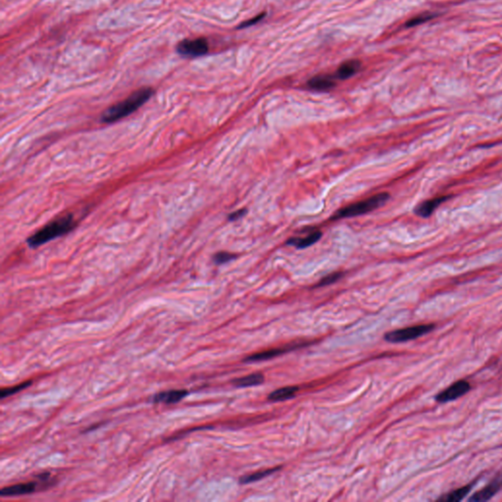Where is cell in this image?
Wrapping results in <instances>:
<instances>
[{"label": "cell", "mask_w": 502, "mask_h": 502, "mask_svg": "<svg viewBox=\"0 0 502 502\" xmlns=\"http://www.w3.org/2000/svg\"><path fill=\"white\" fill-rule=\"evenodd\" d=\"M263 18H264V14H261V15L257 16V17H255V18L251 19V20H249V21H247V22H244V23L242 24V26H241V28L242 29V28L250 27V26H252V25L256 24L257 22H259V21L262 20Z\"/></svg>", "instance_id": "24"}, {"label": "cell", "mask_w": 502, "mask_h": 502, "mask_svg": "<svg viewBox=\"0 0 502 502\" xmlns=\"http://www.w3.org/2000/svg\"><path fill=\"white\" fill-rule=\"evenodd\" d=\"M471 386L466 381H458L448 387L447 390L440 392L436 396V400L441 403H446L452 400H455L461 396H463L468 391H470Z\"/></svg>", "instance_id": "6"}, {"label": "cell", "mask_w": 502, "mask_h": 502, "mask_svg": "<svg viewBox=\"0 0 502 502\" xmlns=\"http://www.w3.org/2000/svg\"><path fill=\"white\" fill-rule=\"evenodd\" d=\"M299 388L298 387H285L273 391L269 394L268 399L271 401H283L296 396Z\"/></svg>", "instance_id": "16"}, {"label": "cell", "mask_w": 502, "mask_h": 502, "mask_svg": "<svg viewBox=\"0 0 502 502\" xmlns=\"http://www.w3.org/2000/svg\"><path fill=\"white\" fill-rule=\"evenodd\" d=\"M32 384V382H26V383H23L21 385H18V386H15V387H12V388H9V389H3L1 391V398H5L7 396H10L12 394H15L17 393L20 391L28 388L30 385Z\"/></svg>", "instance_id": "19"}, {"label": "cell", "mask_w": 502, "mask_h": 502, "mask_svg": "<svg viewBox=\"0 0 502 502\" xmlns=\"http://www.w3.org/2000/svg\"><path fill=\"white\" fill-rule=\"evenodd\" d=\"M335 80L330 76H317L308 82L309 88L316 91H328L335 87Z\"/></svg>", "instance_id": "12"}, {"label": "cell", "mask_w": 502, "mask_h": 502, "mask_svg": "<svg viewBox=\"0 0 502 502\" xmlns=\"http://www.w3.org/2000/svg\"><path fill=\"white\" fill-rule=\"evenodd\" d=\"M188 394V391L186 390H173V391H163L160 392L153 397V402L155 403H165L172 404L180 402Z\"/></svg>", "instance_id": "9"}, {"label": "cell", "mask_w": 502, "mask_h": 502, "mask_svg": "<svg viewBox=\"0 0 502 502\" xmlns=\"http://www.w3.org/2000/svg\"><path fill=\"white\" fill-rule=\"evenodd\" d=\"M209 45L203 37L185 39L177 45V52L183 57L194 58L203 56L208 52Z\"/></svg>", "instance_id": "5"}, {"label": "cell", "mask_w": 502, "mask_h": 502, "mask_svg": "<svg viewBox=\"0 0 502 502\" xmlns=\"http://www.w3.org/2000/svg\"><path fill=\"white\" fill-rule=\"evenodd\" d=\"M341 277H342V273H340V272H336V273L330 274L327 277H325V278L321 279V281L317 284V286H325V285L332 284V283H334L335 281H337Z\"/></svg>", "instance_id": "20"}, {"label": "cell", "mask_w": 502, "mask_h": 502, "mask_svg": "<svg viewBox=\"0 0 502 502\" xmlns=\"http://www.w3.org/2000/svg\"><path fill=\"white\" fill-rule=\"evenodd\" d=\"M153 94L154 91L151 88H144L137 90L123 101L109 107L102 114L100 119L101 122L105 124H111L129 116L131 113L136 111L139 107H141Z\"/></svg>", "instance_id": "1"}, {"label": "cell", "mask_w": 502, "mask_h": 502, "mask_svg": "<svg viewBox=\"0 0 502 502\" xmlns=\"http://www.w3.org/2000/svg\"><path fill=\"white\" fill-rule=\"evenodd\" d=\"M435 328L434 325H417L413 327H408L396 331H392L385 335V339L390 342H404L418 338L422 335H427L433 331Z\"/></svg>", "instance_id": "4"}, {"label": "cell", "mask_w": 502, "mask_h": 502, "mask_svg": "<svg viewBox=\"0 0 502 502\" xmlns=\"http://www.w3.org/2000/svg\"><path fill=\"white\" fill-rule=\"evenodd\" d=\"M37 486H38V484L36 482L14 484V485L3 487L0 490V494H1V496H8V497L30 494V493H33L37 490Z\"/></svg>", "instance_id": "8"}, {"label": "cell", "mask_w": 502, "mask_h": 502, "mask_svg": "<svg viewBox=\"0 0 502 502\" xmlns=\"http://www.w3.org/2000/svg\"><path fill=\"white\" fill-rule=\"evenodd\" d=\"M76 226L74 217L72 215H67L61 217L55 221L44 226L42 229L37 231L32 237L28 239V244L35 248L42 245L45 242H50L53 239L61 237L69 232H71Z\"/></svg>", "instance_id": "2"}, {"label": "cell", "mask_w": 502, "mask_h": 502, "mask_svg": "<svg viewBox=\"0 0 502 502\" xmlns=\"http://www.w3.org/2000/svg\"><path fill=\"white\" fill-rule=\"evenodd\" d=\"M472 487H473V484H468V485H465V486L459 487L456 490L448 493L446 496L441 497L439 500L447 502L460 501L471 491Z\"/></svg>", "instance_id": "18"}, {"label": "cell", "mask_w": 502, "mask_h": 502, "mask_svg": "<svg viewBox=\"0 0 502 502\" xmlns=\"http://www.w3.org/2000/svg\"><path fill=\"white\" fill-rule=\"evenodd\" d=\"M502 488V483L500 479H496L492 481L490 484H487L483 489L476 492L473 496L470 497V501H485L491 498L497 491Z\"/></svg>", "instance_id": "10"}, {"label": "cell", "mask_w": 502, "mask_h": 502, "mask_svg": "<svg viewBox=\"0 0 502 502\" xmlns=\"http://www.w3.org/2000/svg\"><path fill=\"white\" fill-rule=\"evenodd\" d=\"M390 198V194L388 192H381L374 196H371L365 200L356 202L353 204L348 205L340 210H338L335 215H333L332 219H343V218H351L360 216L366 213H369L373 210L383 206Z\"/></svg>", "instance_id": "3"}, {"label": "cell", "mask_w": 502, "mask_h": 502, "mask_svg": "<svg viewBox=\"0 0 502 502\" xmlns=\"http://www.w3.org/2000/svg\"><path fill=\"white\" fill-rule=\"evenodd\" d=\"M500 480H501V483H502V478H501V479H500Z\"/></svg>", "instance_id": "25"}, {"label": "cell", "mask_w": 502, "mask_h": 502, "mask_svg": "<svg viewBox=\"0 0 502 502\" xmlns=\"http://www.w3.org/2000/svg\"><path fill=\"white\" fill-rule=\"evenodd\" d=\"M279 469H280V467H275V468H271V469H267V470L258 471L256 473H253V474H250V475L243 476V477H242L240 479V483L242 484H250V483H253V482L260 481L263 478L268 477L269 475L275 473L276 471H278Z\"/></svg>", "instance_id": "17"}, {"label": "cell", "mask_w": 502, "mask_h": 502, "mask_svg": "<svg viewBox=\"0 0 502 502\" xmlns=\"http://www.w3.org/2000/svg\"><path fill=\"white\" fill-rule=\"evenodd\" d=\"M321 237H322V233L319 232V231H317V232L311 233L310 235H308L305 238L291 239L288 242V244L294 245L297 248H306V247H309V246L313 245L314 243H316L321 239Z\"/></svg>", "instance_id": "15"}, {"label": "cell", "mask_w": 502, "mask_h": 502, "mask_svg": "<svg viewBox=\"0 0 502 502\" xmlns=\"http://www.w3.org/2000/svg\"><path fill=\"white\" fill-rule=\"evenodd\" d=\"M264 381H265V379H264V376L262 374L255 373V374H251V375L242 377L240 379L234 380L233 384L239 388H247V387L259 386L262 383H264Z\"/></svg>", "instance_id": "13"}, {"label": "cell", "mask_w": 502, "mask_h": 502, "mask_svg": "<svg viewBox=\"0 0 502 502\" xmlns=\"http://www.w3.org/2000/svg\"><path fill=\"white\" fill-rule=\"evenodd\" d=\"M304 344H309V342H298V343H294V344H291V345H286L285 347H282V348H272V349H268V350H265V351H261V352H258V353L252 354L248 357H246L244 359L245 362H259V361H265V360H269V359H272L274 357H277V356H279L281 354L286 353L288 351H291V350H294V349H297V348H299V347H302V346H305Z\"/></svg>", "instance_id": "7"}, {"label": "cell", "mask_w": 502, "mask_h": 502, "mask_svg": "<svg viewBox=\"0 0 502 502\" xmlns=\"http://www.w3.org/2000/svg\"><path fill=\"white\" fill-rule=\"evenodd\" d=\"M236 258V255L233 254V253H230V252H225V251H222V252H218L217 254H215L213 260L220 265V264H224V263H227L229 261L233 260Z\"/></svg>", "instance_id": "21"}, {"label": "cell", "mask_w": 502, "mask_h": 502, "mask_svg": "<svg viewBox=\"0 0 502 502\" xmlns=\"http://www.w3.org/2000/svg\"><path fill=\"white\" fill-rule=\"evenodd\" d=\"M435 17L433 14H423V15H420V16H417L415 18L411 19L410 21L407 22L406 26L407 27H414V26H417V25H420V24H423L425 22H427L428 20L433 19Z\"/></svg>", "instance_id": "22"}, {"label": "cell", "mask_w": 502, "mask_h": 502, "mask_svg": "<svg viewBox=\"0 0 502 502\" xmlns=\"http://www.w3.org/2000/svg\"><path fill=\"white\" fill-rule=\"evenodd\" d=\"M361 67V63L358 60H349L342 63L336 71V77L340 80H346L356 74Z\"/></svg>", "instance_id": "11"}, {"label": "cell", "mask_w": 502, "mask_h": 502, "mask_svg": "<svg viewBox=\"0 0 502 502\" xmlns=\"http://www.w3.org/2000/svg\"><path fill=\"white\" fill-rule=\"evenodd\" d=\"M445 199H446V197H437L434 199L427 200V201L419 205L416 208L415 212L421 217H428L436 210V208L439 205L442 204L445 201Z\"/></svg>", "instance_id": "14"}, {"label": "cell", "mask_w": 502, "mask_h": 502, "mask_svg": "<svg viewBox=\"0 0 502 502\" xmlns=\"http://www.w3.org/2000/svg\"><path fill=\"white\" fill-rule=\"evenodd\" d=\"M246 212H247V210H246V209H240V210H238V211H236V212H234V213L230 214V215H229V220H230V221H236V220H239L240 218H242V217H243V216L246 214Z\"/></svg>", "instance_id": "23"}]
</instances>
